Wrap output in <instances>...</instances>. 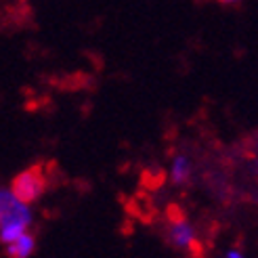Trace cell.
<instances>
[{
	"label": "cell",
	"mask_w": 258,
	"mask_h": 258,
	"mask_svg": "<svg viewBox=\"0 0 258 258\" xmlns=\"http://www.w3.org/2000/svg\"><path fill=\"white\" fill-rule=\"evenodd\" d=\"M225 258H243V254H241V250H229L227 254H225Z\"/></svg>",
	"instance_id": "8992f818"
},
{
	"label": "cell",
	"mask_w": 258,
	"mask_h": 258,
	"mask_svg": "<svg viewBox=\"0 0 258 258\" xmlns=\"http://www.w3.org/2000/svg\"><path fill=\"white\" fill-rule=\"evenodd\" d=\"M218 3H223V5H233V3H237V0H218Z\"/></svg>",
	"instance_id": "52a82bcc"
},
{
	"label": "cell",
	"mask_w": 258,
	"mask_h": 258,
	"mask_svg": "<svg viewBox=\"0 0 258 258\" xmlns=\"http://www.w3.org/2000/svg\"><path fill=\"white\" fill-rule=\"evenodd\" d=\"M44 189H46V176L42 166H32V168L19 172L11 183V191L25 204L36 202L44 193Z\"/></svg>",
	"instance_id": "7a4b0ae2"
},
{
	"label": "cell",
	"mask_w": 258,
	"mask_h": 258,
	"mask_svg": "<svg viewBox=\"0 0 258 258\" xmlns=\"http://www.w3.org/2000/svg\"><path fill=\"white\" fill-rule=\"evenodd\" d=\"M30 225V204L21 202L11 189L0 191V239H3L5 246L21 237L23 233H28Z\"/></svg>",
	"instance_id": "6da1fadb"
},
{
	"label": "cell",
	"mask_w": 258,
	"mask_h": 258,
	"mask_svg": "<svg viewBox=\"0 0 258 258\" xmlns=\"http://www.w3.org/2000/svg\"><path fill=\"white\" fill-rule=\"evenodd\" d=\"M36 250V237L30 233H23L21 237H17L15 241L7 243V256L9 258H30Z\"/></svg>",
	"instance_id": "277c9868"
},
{
	"label": "cell",
	"mask_w": 258,
	"mask_h": 258,
	"mask_svg": "<svg viewBox=\"0 0 258 258\" xmlns=\"http://www.w3.org/2000/svg\"><path fill=\"white\" fill-rule=\"evenodd\" d=\"M168 241L172 243L174 248L178 250H185V252H191L193 248H196V231H193V227L185 221L183 216H176L170 221L168 225Z\"/></svg>",
	"instance_id": "3957f363"
},
{
	"label": "cell",
	"mask_w": 258,
	"mask_h": 258,
	"mask_svg": "<svg viewBox=\"0 0 258 258\" xmlns=\"http://www.w3.org/2000/svg\"><path fill=\"white\" fill-rule=\"evenodd\" d=\"M189 172H191V166H189V160L185 156H178L174 158L172 162V180L174 183H185V180L189 178Z\"/></svg>",
	"instance_id": "5b68a950"
}]
</instances>
